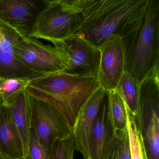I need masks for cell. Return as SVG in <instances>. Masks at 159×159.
Listing matches in <instances>:
<instances>
[{
    "instance_id": "cell-21",
    "label": "cell",
    "mask_w": 159,
    "mask_h": 159,
    "mask_svg": "<svg viewBox=\"0 0 159 159\" xmlns=\"http://www.w3.org/2000/svg\"><path fill=\"white\" fill-rule=\"evenodd\" d=\"M24 159H50L49 150L42 145L32 129H30L28 147Z\"/></svg>"
},
{
    "instance_id": "cell-1",
    "label": "cell",
    "mask_w": 159,
    "mask_h": 159,
    "mask_svg": "<svg viewBox=\"0 0 159 159\" xmlns=\"http://www.w3.org/2000/svg\"><path fill=\"white\" fill-rule=\"evenodd\" d=\"M148 0H93L71 37L96 47L122 39L137 29Z\"/></svg>"
},
{
    "instance_id": "cell-4",
    "label": "cell",
    "mask_w": 159,
    "mask_h": 159,
    "mask_svg": "<svg viewBox=\"0 0 159 159\" xmlns=\"http://www.w3.org/2000/svg\"><path fill=\"white\" fill-rule=\"evenodd\" d=\"M82 19V14L68 10L62 0L43 1V7L28 37L45 40L54 44L71 37Z\"/></svg>"
},
{
    "instance_id": "cell-9",
    "label": "cell",
    "mask_w": 159,
    "mask_h": 159,
    "mask_svg": "<svg viewBox=\"0 0 159 159\" xmlns=\"http://www.w3.org/2000/svg\"><path fill=\"white\" fill-rule=\"evenodd\" d=\"M41 10L36 1L0 0V20L21 36H29Z\"/></svg>"
},
{
    "instance_id": "cell-22",
    "label": "cell",
    "mask_w": 159,
    "mask_h": 159,
    "mask_svg": "<svg viewBox=\"0 0 159 159\" xmlns=\"http://www.w3.org/2000/svg\"><path fill=\"white\" fill-rule=\"evenodd\" d=\"M109 159H124L123 156L122 151L120 138H119V141L118 144L113 150Z\"/></svg>"
},
{
    "instance_id": "cell-6",
    "label": "cell",
    "mask_w": 159,
    "mask_h": 159,
    "mask_svg": "<svg viewBox=\"0 0 159 159\" xmlns=\"http://www.w3.org/2000/svg\"><path fill=\"white\" fill-rule=\"evenodd\" d=\"M16 57L26 68L42 75L64 72L67 66L55 47L35 38L21 36L14 46Z\"/></svg>"
},
{
    "instance_id": "cell-18",
    "label": "cell",
    "mask_w": 159,
    "mask_h": 159,
    "mask_svg": "<svg viewBox=\"0 0 159 159\" xmlns=\"http://www.w3.org/2000/svg\"><path fill=\"white\" fill-rule=\"evenodd\" d=\"M127 132L131 159H148L143 132L138 126L134 117L129 114L127 110Z\"/></svg>"
},
{
    "instance_id": "cell-11",
    "label": "cell",
    "mask_w": 159,
    "mask_h": 159,
    "mask_svg": "<svg viewBox=\"0 0 159 159\" xmlns=\"http://www.w3.org/2000/svg\"><path fill=\"white\" fill-rule=\"evenodd\" d=\"M99 49L101 53L98 75L99 86L107 91H113L124 73L121 39L111 41Z\"/></svg>"
},
{
    "instance_id": "cell-14",
    "label": "cell",
    "mask_w": 159,
    "mask_h": 159,
    "mask_svg": "<svg viewBox=\"0 0 159 159\" xmlns=\"http://www.w3.org/2000/svg\"><path fill=\"white\" fill-rule=\"evenodd\" d=\"M7 106L21 135L25 156L30 135L31 119L30 107L26 89L13 98Z\"/></svg>"
},
{
    "instance_id": "cell-17",
    "label": "cell",
    "mask_w": 159,
    "mask_h": 159,
    "mask_svg": "<svg viewBox=\"0 0 159 159\" xmlns=\"http://www.w3.org/2000/svg\"><path fill=\"white\" fill-rule=\"evenodd\" d=\"M109 92L111 117L116 134L120 138L127 131L126 107L123 100L115 90Z\"/></svg>"
},
{
    "instance_id": "cell-5",
    "label": "cell",
    "mask_w": 159,
    "mask_h": 159,
    "mask_svg": "<svg viewBox=\"0 0 159 159\" xmlns=\"http://www.w3.org/2000/svg\"><path fill=\"white\" fill-rule=\"evenodd\" d=\"M26 92L30 110V129L35 131L43 147L49 150L55 140L72 135V129L53 105L42 97Z\"/></svg>"
},
{
    "instance_id": "cell-13",
    "label": "cell",
    "mask_w": 159,
    "mask_h": 159,
    "mask_svg": "<svg viewBox=\"0 0 159 159\" xmlns=\"http://www.w3.org/2000/svg\"><path fill=\"white\" fill-rule=\"evenodd\" d=\"M0 156L24 159V144L9 107L0 105Z\"/></svg>"
},
{
    "instance_id": "cell-25",
    "label": "cell",
    "mask_w": 159,
    "mask_h": 159,
    "mask_svg": "<svg viewBox=\"0 0 159 159\" xmlns=\"http://www.w3.org/2000/svg\"><path fill=\"white\" fill-rule=\"evenodd\" d=\"M2 35H3V34H2ZM2 37H1V38H0V39H1Z\"/></svg>"
},
{
    "instance_id": "cell-19",
    "label": "cell",
    "mask_w": 159,
    "mask_h": 159,
    "mask_svg": "<svg viewBox=\"0 0 159 159\" xmlns=\"http://www.w3.org/2000/svg\"><path fill=\"white\" fill-rule=\"evenodd\" d=\"M31 80L0 78V105L7 106L13 98L25 90Z\"/></svg>"
},
{
    "instance_id": "cell-23",
    "label": "cell",
    "mask_w": 159,
    "mask_h": 159,
    "mask_svg": "<svg viewBox=\"0 0 159 159\" xmlns=\"http://www.w3.org/2000/svg\"><path fill=\"white\" fill-rule=\"evenodd\" d=\"M3 29H4V24L0 20V38L2 37L3 34Z\"/></svg>"
},
{
    "instance_id": "cell-10",
    "label": "cell",
    "mask_w": 159,
    "mask_h": 159,
    "mask_svg": "<svg viewBox=\"0 0 159 159\" xmlns=\"http://www.w3.org/2000/svg\"><path fill=\"white\" fill-rule=\"evenodd\" d=\"M108 91L99 86L87 99L80 110L72 129L76 150L88 159L89 137L97 115Z\"/></svg>"
},
{
    "instance_id": "cell-7",
    "label": "cell",
    "mask_w": 159,
    "mask_h": 159,
    "mask_svg": "<svg viewBox=\"0 0 159 159\" xmlns=\"http://www.w3.org/2000/svg\"><path fill=\"white\" fill-rule=\"evenodd\" d=\"M67 66L64 73L81 78H98L99 48L84 39L71 37L54 44Z\"/></svg>"
},
{
    "instance_id": "cell-24",
    "label": "cell",
    "mask_w": 159,
    "mask_h": 159,
    "mask_svg": "<svg viewBox=\"0 0 159 159\" xmlns=\"http://www.w3.org/2000/svg\"><path fill=\"white\" fill-rule=\"evenodd\" d=\"M0 159H9V158H5V157H1V156H0Z\"/></svg>"
},
{
    "instance_id": "cell-2",
    "label": "cell",
    "mask_w": 159,
    "mask_h": 159,
    "mask_svg": "<svg viewBox=\"0 0 159 159\" xmlns=\"http://www.w3.org/2000/svg\"><path fill=\"white\" fill-rule=\"evenodd\" d=\"M121 42L124 72L139 85L159 77V0H148L139 26Z\"/></svg>"
},
{
    "instance_id": "cell-3",
    "label": "cell",
    "mask_w": 159,
    "mask_h": 159,
    "mask_svg": "<svg viewBox=\"0 0 159 159\" xmlns=\"http://www.w3.org/2000/svg\"><path fill=\"white\" fill-rule=\"evenodd\" d=\"M99 87L98 78H81L62 72L32 79L26 90L53 105L72 129L80 110Z\"/></svg>"
},
{
    "instance_id": "cell-16",
    "label": "cell",
    "mask_w": 159,
    "mask_h": 159,
    "mask_svg": "<svg viewBox=\"0 0 159 159\" xmlns=\"http://www.w3.org/2000/svg\"><path fill=\"white\" fill-rule=\"evenodd\" d=\"M148 159H159V110L152 111L143 133Z\"/></svg>"
},
{
    "instance_id": "cell-8",
    "label": "cell",
    "mask_w": 159,
    "mask_h": 159,
    "mask_svg": "<svg viewBox=\"0 0 159 159\" xmlns=\"http://www.w3.org/2000/svg\"><path fill=\"white\" fill-rule=\"evenodd\" d=\"M119 141V137L110 113L108 91L97 115L89 137L88 159H109Z\"/></svg>"
},
{
    "instance_id": "cell-20",
    "label": "cell",
    "mask_w": 159,
    "mask_h": 159,
    "mask_svg": "<svg viewBox=\"0 0 159 159\" xmlns=\"http://www.w3.org/2000/svg\"><path fill=\"white\" fill-rule=\"evenodd\" d=\"M76 145L72 134L54 141L49 150L50 159H73Z\"/></svg>"
},
{
    "instance_id": "cell-12",
    "label": "cell",
    "mask_w": 159,
    "mask_h": 159,
    "mask_svg": "<svg viewBox=\"0 0 159 159\" xmlns=\"http://www.w3.org/2000/svg\"><path fill=\"white\" fill-rule=\"evenodd\" d=\"M21 36L4 25L0 39V78L33 79L43 76L26 68L16 57L14 46Z\"/></svg>"
},
{
    "instance_id": "cell-15",
    "label": "cell",
    "mask_w": 159,
    "mask_h": 159,
    "mask_svg": "<svg viewBox=\"0 0 159 159\" xmlns=\"http://www.w3.org/2000/svg\"><path fill=\"white\" fill-rule=\"evenodd\" d=\"M115 91L121 98L127 111L143 133L144 123L139 106V85L130 75L124 72Z\"/></svg>"
}]
</instances>
